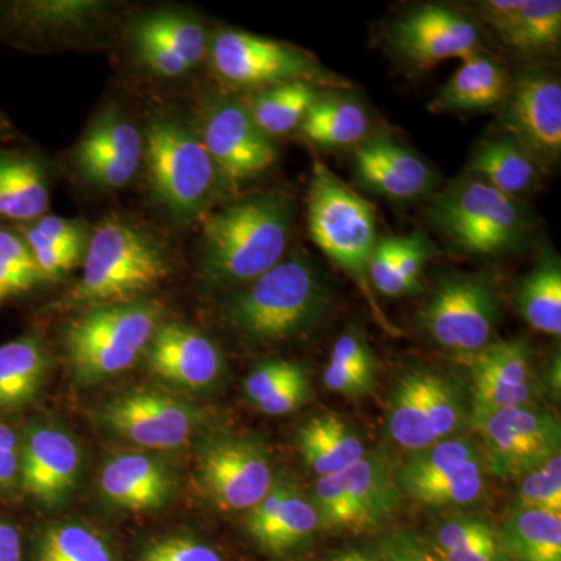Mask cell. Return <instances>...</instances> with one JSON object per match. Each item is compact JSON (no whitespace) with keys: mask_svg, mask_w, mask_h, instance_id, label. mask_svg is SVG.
<instances>
[{"mask_svg":"<svg viewBox=\"0 0 561 561\" xmlns=\"http://www.w3.org/2000/svg\"><path fill=\"white\" fill-rule=\"evenodd\" d=\"M368 127L370 121L359 103L319 98L301 122L300 133L316 146L341 149L360 144L367 138Z\"/></svg>","mask_w":561,"mask_h":561,"instance_id":"obj_28","label":"cell"},{"mask_svg":"<svg viewBox=\"0 0 561 561\" xmlns=\"http://www.w3.org/2000/svg\"><path fill=\"white\" fill-rule=\"evenodd\" d=\"M319 98L316 84L294 81L261 90L250 98L245 106L254 124L271 138L300 128L309 108Z\"/></svg>","mask_w":561,"mask_h":561,"instance_id":"obj_30","label":"cell"},{"mask_svg":"<svg viewBox=\"0 0 561 561\" xmlns=\"http://www.w3.org/2000/svg\"><path fill=\"white\" fill-rule=\"evenodd\" d=\"M391 43L416 69L479 54V31L463 14L438 5L421 7L391 28Z\"/></svg>","mask_w":561,"mask_h":561,"instance_id":"obj_14","label":"cell"},{"mask_svg":"<svg viewBox=\"0 0 561 561\" xmlns=\"http://www.w3.org/2000/svg\"><path fill=\"white\" fill-rule=\"evenodd\" d=\"M323 382L327 389L343 397L359 398L370 393L376 376L342 367V365L328 364L323 373Z\"/></svg>","mask_w":561,"mask_h":561,"instance_id":"obj_49","label":"cell"},{"mask_svg":"<svg viewBox=\"0 0 561 561\" xmlns=\"http://www.w3.org/2000/svg\"><path fill=\"white\" fill-rule=\"evenodd\" d=\"M7 295H9V294H7V291H5V290H3V289H2V287H0V301H2V300H3V298H5V297H7Z\"/></svg>","mask_w":561,"mask_h":561,"instance_id":"obj_59","label":"cell"},{"mask_svg":"<svg viewBox=\"0 0 561 561\" xmlns=\"http://www.w3.org/2000/svg\"><path fill=\"white\" fill-rule=\"evenodd\" d=\"M459 356L471 373L472 411L530 405L537 397V378L526 342L494 341L476 353Z\"/></svg>","mask_w":561,"mask_h":561,"instance_id":"obj_17","label":"cell"},{"mask_svg":"<svg viewBox=\"0 0 561 561\" xmlns=\"http://www.w3.org/2000/svg\"><path fill=\"white\" fill-rule=\"evenodd\" d=\"M497 320L496 290L481 276H454L442 280L420 312L421 324L431 337L459 354L476 353L489 345Z\"/></svg>","mask_w":561,"mask_h":561,"instance_id":"obj_11","label":"cell"},{"mask_svg":"<svg viewBox=\"0 0 561 561\" xmlns=\"http://www.w3.org/2000/svg\"><path fill=\"white\" fill-rule=\"evenodd\" d=\"M302 459L320 478L348 470L364 459L359 435L334 413L316 416L298 432Z\"/></svg>","mask_w":561,"mask_h":561,"instance_id":"obj_24","label":"cell"},{"mask_svg":"<svg viewBox=\"0 0 561 561\" xmlns=\"http://www.w3.org/2000/svg\"><path fill=\"white\" fill-rule=\"evenodd\" d=\"M133 41H135L140 61L147 68L153 70V72L160 73L162 77H179L190 70L184 62H181L179 58L162 49L153 41L136 38V36H133Z\"/></svg>","mask_w":561,"mask_h":561,"instance_id":"obj_50","label":"cell"},{"mask_svg":"<svg viewBox=\"0 0 561 561\" xmlns=\"http://www.w3.org/2000/svg\"><path fill=\"white\" fill-rule=\"evenodd\" d=\"M479 465L474 443L451 438L413 453L394 474V482L404 496L427 507H443L463 496Z\"/></svg>","mask_w":561,"mask_h":561,"instance_id":"obj_15","label":"cell"},{"mask_svg":"<svg viewBox=\"0 0 561 561\" xmlns=\"http://www.w3.org/2000/svg\"><path fill=\"white\" fill-rule=\"evenodd\" d=\"M106 426L121 437L150 449H175L190 440L195 413L190 405L154 390L114 398L103 409Z\"/></svg>","mask_w":561,"mask_h":561,"instance_id":"obj_16","label":"cell"},{"mask_svg":"<svg viewBox=\"0 0 561 561\" xmlns=\"http://www.w3.org/2000/svg\"><path fill=\"white\" fill-rule=\"evenodd\" d=\"M24 234L41 278H57L65 275L79 264L81 257H84V249L55 245L33 227L25 228Z\"/></svg>","mask_w":561,"mask_h":561,"instance_id":"obj_41","label":"cell"},{"mask_svg":"<svg viewBox=\"0 0 561 561\" xmlns=\"http://www.w3.org/2000/svg\"><path fill=\"white\" fill-rule=\"evenodd\" d=\"M334 561H371L368 557H365L364 553L360 552H346L342 553L341 557H337Z\"/></svg>","mask_w":561,"mask_h":561,"instance_id":"obj_58","label":"cell"},{"mask_svg":"<svg viewBox=\"0 0 561 561\" xmlns=\"http://www.w3.org/2000/svg\"><path fill=\"white\" fill-rule=\"evenodd\" d=\"M330 305L327 287L308 261H280L228 306L231 323L257 342H283L311 331Z\"/></svg>","mask_w":561,"mask_h":561,"instance_id":"obj_2","label":"cell"},{"mask_svg":"<svg viewBox=\"0 0 561 561\" xmlns=\"http://www.w3.org/2000/svg\"><path fill=\"white\" fill-rule=\"evenodd\" d=\"M430 256V247L421 234L400 236L397 253V275L404 294L419 289L421 273Z\"/></svg>","mask_w":561,"mask_h":561,"instance_id":"obj_43","label":"cell"},{"mask_svg":"<svg viewBox=\"0 0 561 561\" xmlns=\"http://www.w3.org/2000/svg\"><path fill=\"white\" fill-rule=\"evenodd\" d=\"M308 225L313 243L359 286L373 312L389 327L368 279V265L379 239L375 208L321 161L313 162Z\"/></svg>","mask_w":561,"mask_h":561,"instance_id":"obj_3","label":"cell"},{"mask_svg":"<svg viewBox=\"0 0 561 561\" xmlns=\"http://www.w3.org/2000/svg\"><path fill=\"white\" fill-rule=\"evenodd\" d=\"M501 542L518 561H561V515L519 507L508 516Z\"/></svg>","mask_w":561,"mask_h":561,"instance_id":"obj_29","label":"cell"},{"mask_svg":"<svg viewBox=\"0 0 561 561\" xmlns=\"http://www.w3.org/2000/svg\"><path fill=\"white\" fill-rule=\"evenodd\" d=\"M133 36L153 41L165 51L179 58L187 69L206 57L208 39L198 22L173 13L153 14L136 25Z\"/></svg>","mask_w":561,"mask_h":561,"instance_id":"obj_35","label":"cell"},{"mask_svg":"<svg viewBox=\"0 0 561 561\" xmlns=\"http://www.w3.org/2000/svg\"><path fill=\"white\" fill-rule=\"evenodd\" d=\"M471 423L481 435L486 467L500 478H523L560 454L559 420L530 405L471 411Z\"/></svg>","mask_w":561,"mask_h":561,"instance_id":"obj_9","label":"cell"},{"mask_svg":"<svg viewBox=\"0 0 561 561\" xmlns=\"http://www.w3.org/2000/svg\"><path fill=\"white\" fill-rule=\"evenodd\" d=\"M142 561H224L219 553L191 538H164L154 541Z\"/></svg>","mask_w":561,"mask_h":561,"instance_id":"obj_46","label":"cell"},{"mask_svg":"<svg viewBox=\"0 0 561 561\" xmlns=\"http://www.w3.org/2000/svg\"><path fill=\"white\" fill-rule=\"evenodd\" d=\"M309 397H311V383L306 373L301 371L254 405L265 415H284V413L297 411L302 402L309 400Z\"/></svg>","mask_w":561,"mask_h":561,"instance_id":"obj_48","label":"cell"},{"mask_svg":"<svg viewBox=\"0 0 561 561\" xmlns=\"http://www.w3.org/2000/svg\"><path fill=\"white\" fill-rule=\"evenodd\" d=\"M144 157L154 195L173 216L191 217L208 201L216 168L197 133L171 119H153L144 139Z\"/></svg>","mask_w":561,"mask_h":561,"instance_id":"obj_7","label":"cell"},{"mask_svg":"<svg viewBox=\"0 0 561 561\" xmlns=\"http://www.w3.org/2000/svg\"><path fill=\"white\" fill-rule=\"evenodd\" d=\"M435 553H437L438 561H511L502 546L501 538L479 542V545L459 549V551H435Z\"/></svg>","mask_w":561,"mask_h":561,"instance_id":"obj_53","label":"cell"},{"mask_svg":"<svg viewBox=\"0 0 561 561\" xmlns=\"http://www.w3.org/2000/svg\"><path fill=\"white\" fill-rule=\"evenodd\" d=\"M20 471L18 453H0V485H7Z\"/></svg>","mask_w":561,"mask_h":561,"instance_id":"obj_56","label":"cell"},{"mask_svg":"<svg viewBox=\"0 0 561 561\" xmlns=\"http://www.w3.org/2000/svg\"><path fill=\"white\" fill-rule=\"evenodd\" d=\"M153 302L99 306L73 321L66 335L70 364L88 381L128 370L160 328Z\"/></svg>","mask_w":561,"mask_h":561,"instance_id":"obj_5","label":"cell"},{"mask_svg":"<svg viewBox=\"0 0 561 561\" xmlns=\"http://www.w3.org/2000/svg\"><path fill=\"white\" fill-rule=\"evenodd\" d=\"M497 534L489 523L481 519H461L445 524L437 534L435 551L448 552L470 548L490 540H496Z\"/></svg>","mask_w":561,"mask_h":561,"instance_id":"obj_45","label":"cell"},{"mask_svg":"<svg viewBox=\"0 0 561 561\" xmlns=\"http://www.w3.org/2000/svg\"><path fill=\"white\" fill-rule=\"evenodd\" d=\"M290 205L275 195L245 198L213 214L203 227V271L213 283H247L283 261Z\"/></svg>","mask_w":561,"mask_h":561,"instance_id":"obj_1","label":"cell"},{"mask_svg":"<svg viewBox=\"0 0 561 561\" xmlns=\"http://www.w3.org/2000/svg\"><path fill=\"white\" fill-rule=\"evenodd\" d=\"M302 368L300 365L291 364V362L272 360L265 362L260 367L254 368L250 373L245 381L247 398L253 404L264 400L265 397L278 390L280 386L289 382L295 376L300 375Z\"/></svg>","mask_w":561,"mask_h":561,"instance_id":"obj_44","label":"cell"},{"mask_svg":"<svg viewBox=\"0 0 561 561\" xmlns=\"http://www.w3.org/2000/svg\"><path fill=\"white\" fill-rule=\"evenodd\" d=\"M33 228L55 245L84 249V234L76 221L61 219L58 216H46L36 221Z\"/></svg>","mask_w":561,"mask_h":561,"instance_id":"obj_51","label":"cell"},{"mask_svg":"<svg viewBox=\"0 0 561 561\" xmlns=\"http://www.w3.org/2000/svg\"><path fill=\"white\" fill-rule=\"evenodd\" d=\"M421 398L435 438L448 437L463 423V404L459 391L448 379L431 371H419Z\"/></svg>","mask_w":561,"mask_h":561,"instance_id":"obj_38","label":"cell"},{"mask_svg":"<svg viewBox=\"0 0 561 561\" xmlns=\"http://www.w3.org/2000/svg\"><path fill=\"white\" fill-rule=\"evenodd\" d=\"M508 80L496 61L474 55L446 81L432 108L440 111H483L505 101Z\"/></svg>","mask_w":561,"mask_h":561,"instance_id":"obj_25","label":"cell"},{"mask_svg":"<svg viewBox=\"0 0 561 561\" xmlns=\"http://www.w3.org/2000/svg\"><path fill=\"white\" fill-rule=\"evenodd\" d=\"M354 169L364 186L390 201H419L435 184L434 172L426 162L382 136L359 146L354 153Z\"/></svg>","mask_w":561,"mask_h":561,"instance_id":"obj_21","label":"cell"},{"mask_svg":"<svg viewBox=\"0 0 561 561\" xmlns=\"http://www.w3.org/2000/svg\"><path fill=\"white\" fill-rule=\"evenodd\" d=\"M400 490L381 456H365L348 470L317 481L312 504L330 530L371 529L397 508Z\"/></svg>","mask_w":561,"mask_h":561,"instance_id":"obj_10","label":"cell"},{"mask_svg":"<svg viewBox=\"0 0 561 561\" xmlns=\"http://www.w3.org/2000/svg\"><path fill=\"white\" fill-rule=\"evenodd\" d=\"M519 501L523 508L561 515V457L553 456L537 470L523 476Z\"/></svg>","mask_w":561,"mask_h":561,"instance_id":"obj_40","label":"cell"},{"mask_svg":"<svg viewBox=\"0 0 561 561\" xmlns=\"http://www.w3.org/2000/svg\"><path fill=\"white\" fill-rule=\"evenodd\" d=\"M39 561H113L108 545L88 527H51L39 546Z\"/></svg>","mask_w":561,"mask_h":561,"instance_id":"obj_37","label":"cell"},{"mask_svg":"<svg viewBox=\"0 0 561 561\" xmlns=\"http://www.w3.org/2000/svg\"><path fill=\"white\" fill-rule=\"evenodd\" d=\"M319 527V513L312 501L291 485L256 541L267 551L283 553L308 540Z\"/></svg>","mask_w":561,"mask_h":561,"instance_id":"obj_36","label":"cell"},{"mask_svg":"<svg viewBox=\"0 0 561 561\" xmlns=\"http://www.w3.org/2000/svg\"><path fill=\"white\" fill-rule=\"evenodd\" d=\"M516 306L523 319L542 334H561V267L556 257H545L519 284Z\"/></svg>","mask_w":561,"mask_h":561,"instance_id":"obj_31","label":"cell"},{"mask_svg":"<svg viewBox=\"0 0 561 561\" xmlns=\"http://www.w3.org/2000/svg\"><path fill=\"white\" fill-rule=\"evenodd\" d=\"M39 279L27 242L14 232L0 230V287L13 294L31 289Z\"/></svg>","mask_w":561,"mask_h":561,"instance_id":"obj_39","label":"cell"},{"mask_svg":"<svg viewBox=\"0 0 561 561\" xmlns=\"http://www.w3.org/2000/svg\"><path fill=\"white\" fill-rule=\"evenodd\" d=\"M147 357L151 371L184 389H206L224 370V359L214 342L181 323L160 324Z\"/></svg>","mask_w":561,"mask_h":561,"instance_id":"obj_20","label":"cell"},{"mask_svg":"<svg viewBox=\"0 0 561 561\" xmlns=\"http://www.w3.org/2000/svg\"><path fill=\"white\" fill-rule=\"evenodd\" d=\"M80 453L68 434L55 427L33 431L24 448L22 482L25 490L44 502H57L76 483Z\"/></svg>","mask_w":561,"mask_h":561,"instance_id":"obj_22","label":"cell"},{"mask_svg":"<svg viewBox=\"0 0 561 561\" xmlns=\"http://www.w3.org/2000/svg\"><path fill=\"white\" fill-rule=\"evenodd\" d=\"M47 371V354L36 339L0 346V405H18L35 397Z\"/></svg>","mask_w":561,"mask_h":561,"instance_id":"obj_32","label":"cell"},{"mask_svg":"<svg viewBox=\"0 0 561 561\" xmlns=\"http://www.w3.org/2000/svg\"><path fill=\"white\" fill-rule=\"evenodd\" d=\"M389 432L398 445L413 453L438 442L424 411L419 371L405 373L391 391Z\"/></svg>","mask_w":561,"mask_h":561,"instance_id":"obj_33","label":"cell"},{"mask_svg":"<svg viewBox=\"0 0 561 561\" xmlns=\"http://www.w3.org/2000/svg\"><path fill=\"white\" fill-rule=\"evenodd\" d=\"M169 272L168 254L153 236L124 220H103L84 251L83 276L72 300L98 306L130 302Z\"/></svg>","mask_w":561,"mask_h":561,"instance_id":"obj_4","label":"cell"},{"mask_svg":"<svg viewBox=\"0 0 561 561\" xmlns=\"http://www.w3.org/2000/svg\"><path fill=\"white\" fill-rule=\"evenodd\" d=\"M49 208V190L38 162L20 154H0V216L32 220Z\"/></svg>","mask_w":561,"mask_h":561,"instance_id":"obj_27","label":"cell"},{"mask_svg":"<svg viewBox=\"0 0 561 561\" xmlns=\"http://www.w3.org/2000/svg\"><path fill=\"white\" fill-rule=\"evenodd\" d=\"M101 489L106 500L127 511H151L171 493L168 471L142 454H122L105 465Z\"/></svg>","mask_w":561,"mask_h":561,"instance_id":"obj_23","label":"cell"},{"mask_svg":"<svg viewBox=\"0 0 561 561\" xmlns=\"http://www.w3.org/2000/svg\"><path fill=\"white\" fill-rule=\"evenodd\" d=\"M198 476L210 500L225 511H251L271 491V460L245 438H219L205 446Z\"/></svg>","mask_w":561,"mask_h":561,"instance_id":"obj_12","label":"cell"},{"mask_svg":"<svg viewBox=\"0 0 561 561\" xmlns=\"http://www.w3.org/2000/svg\"><path fill=\"white\" fill-rule=\"evenodd\" d=\"M20 531L10 524L0 522V561H21Z\"/></svg>","mask_w":561,"mask_h":561,"instance_id":"obj_55","label":"cell"},{"mask_svg":"<svg viewBox=\"0 0 561 561\" xmlns=\"http://www.w3.org/2000/svg\"><path fill=\"white\" fill-rule=\"evenodd\" d=\"M500 35L505 44L522 54L534 55L551 49L560 41L561 2L526 0Z\"/></svg>","mask_w":561,"mask_h":561,"instance_id":"obj_34","label":"cell"},{"mask_svg":"<svg viewBox=\"0 0 561 561\" xmlns=\"http://www.w3.org/2000/svg\"><path fill=\"white\" fill-rule=\"evenodd\" d=\"M330 364L342 365V367L375 376L378 370L375 354L357 331L345 332L337 339L331 351Z\"/></svg>","mask_w":561,"mask_h":561,"instance_id":"obj_47","label":"cell"},{"mask_svg":"<svg viewBox=\"0 0 561 561\" xmlns=\"http://www.w3.org/2000/svg\"><path fill=\"white\" fill-rule=\"evenodd\" d=\"M210 61L217 76L236 88L265 90L294 81L346 87L306 51L247 32L220 33L210 47Z\"/></svg>","mask_w":561,"mask_h":561,"instance_id":"obj_8","label":"cell"},{"mask_svg":"<svg viewBox=\"0 0 561 561\" xmlns=\"http://www.w3.org/2000/svg\"><path fill=\"white\" fill-rule=\"evenodd\" d=\"M524 3L526 0H489V2L482 3L481 10L491 27L501 33L505 25L515 18V14L523 9Z\"/></svg>","mask_w":561,"mask_h":561,"instance_id":"obj_54","label":"cell"},{"mask_svg":"<svg viewBox=\"0 0 561 561\" xmlns=\"http://www.w3.org/2000/svg\"><path fill=\"white\" fill-rule=\"evenodd\" d=\"M431 217L454 247L479 256L518 249L527 232L526 214L516 198L478 176L449 187L432 206Z\"/></svg>","mask_w":561,"mask_h":561,"instance_id":"obj_6","label":"cell"},{"mask_svg":"<svg viewBox=\"0 0 561 561\" xmlns=\"http://www.w3.org/2000/svg\"><path fill=\"white\" fill-rule=\"evenodd\" d=\"M142 158V135L116 113L103 114L91 125L76 154L81 175L110 190L130 183Z\"/></svg>","mask_w":561,"mask_h":561,"instance_id":"obj_19","label":"cell"},{"mask_svg":"<svg viewBox=\"0 0 561 561\" xmlns=\"http://www.w3.org/2000/svg\"><path fill=\"white\" fill-rule=\"evenodd\" d=\"M470 171L513 198L530 190L538 176L537 161L512 138L483 142L472 154Z\"/></svg>","mask_w":561,"mask_h":561,"instance_id":"obj_26","label":"cell"},{"mask_svg":"<svg viewBox=\"0 0 561 561\" xmlns=\"http://www.w3.org/2000/svg\"><path fill=\"white\" fill-rule=\"evenodd\" d=\"M201 138L217 173L230 183L256 179L278 160L272 139L239 102L213 103L203 121Z\"/></svg>","mask_w":561,"mask_h":561,"instance_id":"obj_13","label":"cell"},{"mask_svg":"<svg viewBox=\"0 0 561 561\" xmlns=\"http://www.w3.org/2000/svg\"><path fill=\"white\" fill-rule=\"evenodd\" d=\"M16 434L5 424H0V453H16Z\"/></svg>","mask_w":561,"mask_h":561,"instance_id":"obj_57","label":"cell"},{"mask_svg":"<svg viewBox=\"0 0 561 561\" xmlns=\"http://www.w3.org/2000/svg\"><path fill=\"white\" fill-rule=\"evenodd\" d=\"M504 124L535 161L556 162L561 153V84L526 76L508 90Z\"/></svg>","mask_w":561,"mask_h":561,"instance_id":"obj_18","label":"cell"},{"mask_svg":"<svg viewBox=\"0 0 561 561\" xmlns=\"http://www.w3.org/2000/svg\"><path fill=\"white\" fill-rule=\"evenodd\" d=\"M398 243H400V236L378 239L368 265L371 289L383 297L397 298L405 295L397 275Z\"/></svg>","mask_w":561,"mask_h":561,"instance_id":"obj_42","label":"cell"},{"mask_svg":"<svg viewBox=\"0 0 561 561\" xmlns=\"http://www.w3.org/2000/svg\"><path fill=\"white\" fill-rule=\"evenodd\" d=\"M379 557L381 561H438L419 540L405 534L386 538L379 546Z\"/></svg>","mask_w":561,"mask_h":561,"instance_id":"obj_52","label":"cell"}]
</instances>
